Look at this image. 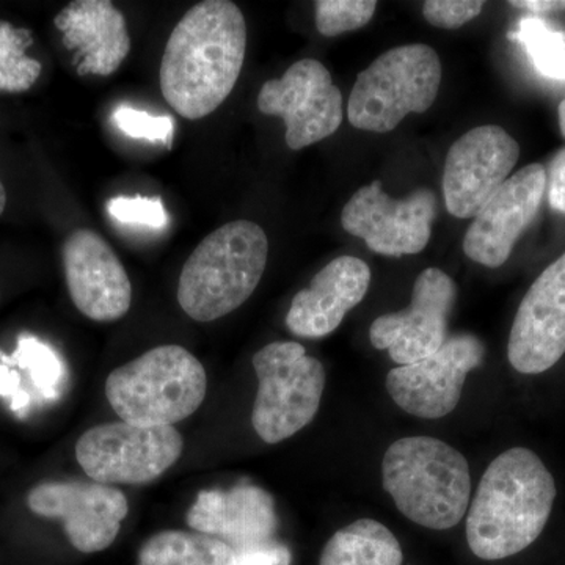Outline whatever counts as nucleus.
Segmentation results:
<instances>
[{"label": "nucleus", "mask_w": 565, "mask_h": 565, "mask_svg": "<svg viewBox=\"0 0 565 565\" xmlns=\"http://www.w3.org/2000/svg\"><path fill=\"white\" fill-rule=\"evenodd\" d=\"M245 51L247 24L236 3H196L167 41L159 74L163 98L188 120L207 117L232 95Z\"/></svg>", "instance_id": "nucleus-1"}, {"label": "nucleus", "mask_w": 565, "mask_h": 565, "mask_svg": "<svg viewBox=\"0 0 565 565\" xmlns=\"http://www.w3.org/2000/svg\"><path fill=\"white\" fill-rule=\"evenodd\" d=\"M555 500V478L541 457L508 449L487 467L468 508V546L484 561L519 555L545 530Z\"/></svg>", "instance_id": "nucleus-2"}, {"label": "nucleus", "mask_w": 565, "mask_h": 565, "mask_svg": "<svg viewBox=\"0 0 565 565\" xmlns=\"http://www.w3.org/2000/svg\"><path fill=\"white\" fill-rule=\"evenodd\" d=\"M382 484L397 511L427 530H451L470 508V465L451 445L427 435L401 438L386 449Z\"/></svg>", "instance_id": "nucleus-3"}, {"label": "nucleus", "mask_w": 565, "mask_h": 565, "mask_svg": "<svg viewBox=\"0 0 565 565\" xmlns=\"http://www.w3.org/2000/svg\"><path fill=\"white\" fill-rule=\"evenodd\" d=\"M269 241L262 226L234 221L204 237L182 267L178 302L189 318L217 321L250 299L262 281Z\"/></svg>", "instance_id": "nucleus-4"}, {"label": "nucleus", "mask_w": 565, "mask_h": 565, "mask_svg": "<svg viewBox=\"0 0 565 565\" xmlns=\"http://www.w3.org/2000/svg\"><path fill=\"white\" fill-rule=\"evenodd\" d=\"M207 392L203 364L181 345H158L111 371L106 396L121 422L173 426L195 414Z\"/></svg>", "instance_id": "nucleus-5"}, {"label": "nucleus", "mask_w": 565, "mask_h": 565, "mask_svg": "<svg viewBox=\"0 0 565 565\" xmlns=\"http://www.w3.org/2000/svg\"><path fill=\"white\" fill-rule=\"evenodd\" d=\"M441 84V62L427 44L393 47L356 77L349 121L362 131H393L408 114L429 110Z\"/></svg>", "instance_id": "nucleus-6"}, {"label": "nucleus", "mask_w": 565, "mask_h": 565, "mask_svg": "<svg viewBox=\"0 0 565 565\" xmlns=\"http://www.w3.org/2000/svg\"><path fill=\"white\" fill-rule=\"evenodd\" d=\"M252 363L259 384L253 429L266 444H280L313 422L326 390V370L294 341L264 345Z\"/></svg>", "instance_id": "nucleus-7"}, {"label": "nucleus", "mask_w": 565, "mask_h": 565, "mask_svg": "<svg viewBox=\"0 0 565 565\" xmlns=\"http://www.w3.org/2000/svg\"><path fill=\"white\" fill-rule=\"evenodd\" d=\"M184 438L174 426L107 423L92 427L76 444V459L99 484L141 486L161 478L180 460Z\"/></svg>", "instance_id": "nucleus-8"}, {"label": "nucleus", "mask_w": 565, "mask_h": 565, "mask_svg": "<svg viewBox=\"0 0 565 565\" xmlns=\"http://www.w3.org/2000/svg\"><path fill=\"white\" fill-rule=\"evenodd\" d=\"M258 109L282 118L286 145L294 151L333 136L343 122L340 88L315 58L296 62L280 79L267 81L259 92Z\"/></svg>", "instance_id": "nucleus-9"}, {"label": "nucleus", "mask_w": 565, "mask_h": 565, "mask_svg": "<svg viewBox=\"0 0 565 565\" xmlns=\"http://www.w3.org/2000/svg\"><path fill=\"white\" fill-rule=\"evenodd\" d=\"M437 217V196L429 189H418L404 200H393L381 181L359 189L341 214V225L360 237L379 255L399 258L416 255L429 244Z\"/></svg>", "instance_id": "nucleus-10"}, {"label": "nucleus", "mask_w": 565, "mask_h": 565, "mask_svg": "<svg viewBox=\"0 0 565 565\" xmlns=\"http://www.w3.org/2000/svg\"><path fill=\"white\" fill-rule=\"evenodd\" d=\"M486 345L475 334L448 338L433 355L394 367L386 374V392L405 414L440 419L456 411L468 374L484 362Z\"/></svg>", "instance_id": "nucleus-11"}, {"label": "nucleus", "mask_w": 565, "mask_h": 565, "mask_svg": "<svg viewBox=\"0 0 565 565\" xmlns=\"http://www.w3.org/2000/svg\"><path fill=\"white\" fill-rule=\"evenodd\" d=\"M29 509L63 522L71 545L81 553L109 548L129 514L128 498L117 487L95 481H50L33 487Z\"/></svg>", "instance_id": "nucleus-12"}, {"label": "nucleus", "mask_w": 565, "mask_h": 565, "mask_svg": "<svg viewBox=\"0 0 565 565\" xmlns=\"http://www.w3.org/2000/svg\"><path fill=\"white\" fill-rule=\"evenodd\" d=\"M456 297V282L448 274L435 267L423 270L416 278L411 305L371 323V344L388 352L401 366L427 359L449 338L448 321Z\"/></svg>", "instance_id": "nucleus-13"}, {"label": "nucleus", "mask_w": 565, "mask_h": 565, "mask_svg": "<svg viewBox=\"0 0 565 565\" xmlns=\"http://www.w3.org/2000/svg\"><path fill=\"white\" fill-rule=\"evenodd\" d=\"M520 147L500 126H479L465 132L446 156V210L457 218H473L509 180Z\"/></svg>", "instance_id": "nucleus-14"}, {"label": "nucleus", "mask_w": 565, "mask_h": 565, "mask_svg": "<svg viewBox=\"0 0 565 565\" xmlns=\"http://www.w3.org/2000/svg\"><path fill=\"white\" fill-rule=\"evenodd\" d=\"M545 191L546 170L541 163H531L512 174L468 226L465 255L490 269L503 266L541 210Z\"/></svg>", "instance_id": "nucleus-15"}, {"label": "nucleus", "mask_w": 565, "mask_h": 565, "mask_svg": "<svg viewBox=\"0 0 565 565\" xmlns=\"http://www.w3.org/2000/svg\"><path fill=\"white\" fill-rule=\"evenodd\" d=\"M565 353V253L527 289L509 337L508 359L522 374H542Z\"/></svg>", "instance_id": "nucleus-16"}, {"label": "nucleus", "mask_w": 565, "mask_h": 565, "mask_svg": "<svg viewBox=\"0 0 565 565\" xmlns=\"http://www.w3.org/2000/svg\"><path fill=\"white\" fill-rule=\"evenodd\" d=\"M63 267L71 300L85 318L114 322L128 315L132 285L120 258L92 230H76L63 244Z\"/></svg>", "instance_id": "nucleus-17"}, {"label": "nucleus", "mask_w": 565, "mask_h": 565, "mask_svg": "<svg viewBox=\"0 0 565 565\" xmlns=\"http://www.w3.org/2000/svg\"><path fill=\"white\" fill-rule=\"evenodd\" d=\"M185 520L191 530L225 542L234 552L274 541L278 530L273 494L250 484L203 490Z\"/></svg>", "instance_id": "nucleus-18"}, {"label": "nucleus", "mask_w": 565, "mask_h": 565, "mask_svg": "<svg viewBox=\"0 0 565 565\" xmlns=\"http://www.w3.org/2000/svg\"><path fill=\"white\" fill-rule=\"evenodd\" d=\"M370 285L371 270L366 263L353 256H340L316 275L310 288L296 294L286 315V326L296 337L310 340L327 337L362 302Z\"/></svg>", "instance_id": "nucleus-19"}, {"label": "nucleus", "mask_w": 565, "mask_h": 565, "mask_svg": "<svg viewBox=\"0 0 565 565\" xmlns=\"http://www.w3.org/2000/svg\"><path fill=\"white\" fill-rule=\"evenodd\" d=\"M54 22L65 46L81 57L79 74L110 76L131 51L125 17L109 0H76Z\"/></svg>", "instance_id": "nucleus-20"}, {"label": "nucleus", "mask_w": 565, "mask_h": 565, "mask_svg": "<svg viewBox=\"0 0 565 565\" xmlns=\"http://www.w3.org/2000/svg\"><path fill=\"white\" fill-rule=\"evenodd\" d=\"M66 379L62 356L33 334L22 333L11 355L0 351V397L18 418L31 414L35 404L61 399Z\"/></svg>", "instance_id": "nucleus-21"}, {"label": "nucleus", "mask_w": 565, "mask_h": 565, "mask_svg": "<svg viewBox=\"0 0 565 565\" xmlns=\"http://www.w3.org/2000/svg\"><path fill=\"white\" fill-rule=\"evenodd\" d=\"M403 546L377 520L362 519L341 527L323 546L319 565H403Z\"/></svg>", "instance_id": "nucleus-22"}, {"label": "nucleus", "mask_w": 565, "mask_h": 565, "mask_svg": "<svg viewBox=\"0 0 565 565\" xmlns=\"http://www.w3.org/2000/svg\"><path fill=\"white\" fill-rule=\"evenodd\" d=\"M234 556L232 546L211 535L167 530L141 545L137 565H233Z\"/></svg>", "instance_id": "nucleus-23"}, {"label": "nucleus", "mask_w": 565, "mask_h": 565, "mask_svg": "<svg viewBox=\"0 0 565 565\" xmlns=\"http://www.w3.org/2000/svg\"><path fill=\"white\" fill-rule=\"evenodd\" d=\"M530 55L541 76L552 81H565V32L553 29L541 17H523L515 31L508 33Z\"/></svg>", "instance_id": "nucleus-24"}, {"label": "nucleus", "mask_w": 565, "mask_h": 565, "mask_svg": "<svg viewBox=\"0 0 565 565\" xmlns=\"http://www.w3.org/2000/svg\"><path fill=\"white\" fill-rule=\"evenodd\" d=\"M32 43L31 32L0 21V92H28L39 81L43 66L25 54Z\"/></svg>", "instance_id": "nucleus-25"}, {"label": "nucleus", "mask_w": 565, "mask_h": 565, "mask_svg": "<svg viewBox=\"0 0 565 565\" xmlns=\"http://www.w3.org/2000/svg\"><path fill=\"white\" fill-rule=\"evenodd\" d=\"M375 10L374 0H318L316 28L323 36L356 31L373 20Z\"/></svg>", "instance_id": "nucleus-26"}, {"label": "nucleus", "mask_w": 565, "mask_h": 565, "mask_svg": "<svg viewBox=\"0 0 565 565\" xmlns=\"http://www.w3.org/2000/svg\"><path fill=\"white\" fill-rule=\"evenodd\" d=\"M111 122L118 131L131 139L162 141L167 145L173 139L174 122L169 115H151L134 107L118 106L111 111Z\"/></svg>", "instance_id": "nucleus-27"}, {"label": "nucleus", "mask_w": 565, "mask_h": 565, "mask_svg": "<svg viewBox=\"0 0 565 565\" xmlns=\"http://www.w3.org/2000/svg\"><path fill=\"white\" fill-rule=\"evenodd\" d=\"M107 211L122 225L162 230L169 223L161 196H115L107 203Z\"/></svg>", "instance_id": "nucleus-28"}, {"label": "nucleus", "mask_w": 565, "mask_h": 565, "mask_svg": "<svg viewBox=\"0 0 565 565\" xmlns=\"http://www.w3.org/2000/svg\"><path fill=\"white\" fill-rule=\"evenodd\" d=\"M482 9L484 2L478 0H429L423 6V14L434 28L452 31L473 21Z\"/></svg>", "instance_id": "nucleus-29"}, {"label": "nucleus", "mask_w": 565, "mask_h": 565, "mask_svg": "<svg viewBox=\"0 0 565 565\" xmlns=\"http://www.w3.org/2000/svg\"><path fill=\"white\" fill-rule=\"evenodd\" d=\"M233 565H291L292 553L288 545L278 541L237 550Z\"/></svg>", "instance_id": "nucleus-30"}, {"label": "nucleus", "mask_w": 565, "mask_h": 565, "mask_svg": "<svg viewBox=\"0 0 565 565\" xmlns=\"http://www.w3.org/2000/svg\"><path fill=\"white\" fill-rule=\"evenodd\" d=\"M546 195L550 206L565 214V148L557 151L546 170Z\"/></svg>", "instance_id": "nucleus-31"}, {"label": "nucleus", "mask_w": 565, "mask_h": 565, "mask_svg": "<svg viewBox=\"0 0 565 565\" xmlns=\"http://www.w3.org/2000/svg\"><path fill=\"white\" fill-rule=\"evenodd\" d=\"M509 6L525 9L531 13H550V11L565 10V0H515Z\"/></svg>", "instance_id": "nucleus-32"}, {"label": "nucleus", "mask_w": 565, "mask_h": 565, "mask_svg": "<svg viewBox=\"0 0 565 565\" xmlns=\"http://www.w3.org/2000/svg\"><path fill=\"white\" fill-rule=\"evenodd\" d=\"M557 115H559V128L561 132H563L565 139V99L559 104V109H557Z\"/></svg>", "instance_id": "nucleus-33"}, {"label": "nucleus", "mask_w": 565, "mask_h": 565, "mask_svg": "<svg viewBox=\"0 0 565 565\" xmlns=\"http://www.w3.org/2000/svg\"><path fill=\"white\" fill-rule=\"evenodd\" d=\"M7 206V192L6 188H3L2 181H0V215L3 214Z\"/></svg>", "instance_id": "nucleus-34"}]
</instances>
